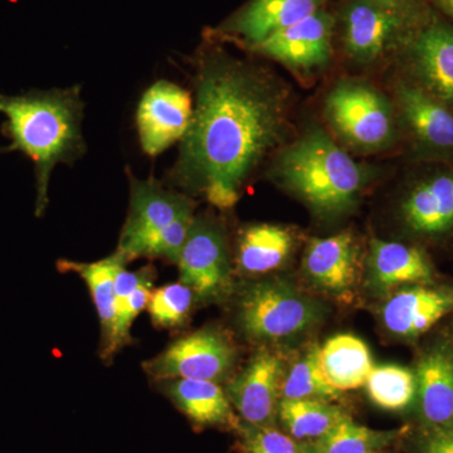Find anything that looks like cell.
Masks as SVG:
<instances>
[{"label": "cell", "instance_id": "2e32d148", "mask_svg": "<svg viewBox=\"0 0 453 453\" xmlns=\"http://www.w3.org/2000/svg\"><path fill=\"white\" fill-rule=\"evenodd\" d=\"M282 380L281 359L271 351L259 350L226 389L243 423L273 426L279 417Z\"/></svg>", "mask_w": 453, "mask_h": 453}, {"label": "cell", "instance_id": "603a6c76", "mask_svg": "<svg viewBox=\"0 0 453 453\" xmlns=\"http://www.w3.org/2000/svg\"><path fill=\"white\" fill-rule=\"evenodd\" d=\"M165 393L188 418L199 426H229L238 428L228 395L217 381L170 380Z\"/></svg>", "mask_w": 453, "mask_h": 453}, {"label": "cell", "instance_id": "484cf974", "mask_svg": "<svg viewBox=\"0 0 453 453\" xmlns=\"http://www.w3.org/2000/svg\"><path fill=\"white\" fill-rule=\"evenodd\" d=\"M348 417L336 405L318 399H281L279 404L280 421L288 436L299 442L325 436Z\"/></svg>", "mask_w": 453, "mask_h": 453}, {"label": "cell", "instance_id": "8992f818", "mask_svg": "<svg viewBox=\"0 0 453 453\" xmlns=\"http://www.w3.org/2000/svg\"><path fill=\"white\" fill-rule=\"evenodd\" d=\"M427 8L404 11L375 0H342L335 13L342 50L354 64H377L398 52Z\"/></svg>", "mask_w": 453, "mask_h": 453}, {"label": "cell", "instance_id": "30bf717a", "mask_svg": "<svg viewBox=\"0 0 453 453\" xmlns=\"http://www.w3.org/2000/svg\"><path fill=\"white\" fill-rule=\"evenodd\" d=\"M235 349L219 330L208 327L170 344L144 365L157 380H196L219 381L234 365Z\"/></svg>", "mask_w": 453, "mask_h": 453}, {"label": "cell", "instance_id": "1f68e13d", "mask_svg": "<svg viewBox=\"0 0 453 453\" xmlns=\"http://www.w3.org/2000/svg\"><path fill=\"white\" fill-rule=\"evenodd\" d=\"M417 453H453V425L421 428L416 441Z\"/></svg>", "mask_w": 453, "mask_h": 453}, {"label": "cell", "instance_id": "5b68a950", "mask_svg": "<svg viewBox=\"0 0 453 453\" xmlns=\"http://www.w3.org/2000/svg\"><path fill=\"white\" fill-rule=\"evenodd\" d=\"M324 112L334 134L357 153L387 150L398 140L401 125L395 103L362 80L334 85L325 97Z\"/></svg>", "mask_w": 453, "mask_h": 453}, {"label": "cell", "instance_id": "e0dca14e", "mask_svg": "<svg viewBox=\"0 0 453 453\" xmlns=\"http://www.w3.org/2000/svg\"><path fill=\"white\" fill-rule=\"evenodd\" d=\"M451 312V286L412 285L389 295L381 309V318L392 335L416 340Z\"/></svg>", "mask_w": 453, "mask_h": 453}, {"label": "cell", "instance_id": "3957f363", "mask_svg": "<svg viewBox=\"0 0 453 453\" xmlns=\"http://www.w3.org/2000/svg\"><path fill=\"white\" fill-rule=\"evenodd\" d=\"M270 172L316 214L335 219L357 207L374 170L357 162L327 131L312 127L277 151Z\"/></svg>", "mask_w": 453, "mask_h": 453}, {"label": "cell", "instance_id": "ffe728a7", "mask_svg": "<svg viewBox=\"0 0 453 453\" xmlns=\"http://www.w3.org/2000/svg\"><path fill=\"white\" fill-rule=\"evenodd\" d=\"M303 271L310 281L332 294H345L356 285L357 246L350 232L312 238L303 256Z\"/></svg>", "mask_w": 453, "mask_h": 453}, {"label": "cell", "instance_id": "52a82bcc", "mask_svg": "<svg viewBox=\"0 0 453 453\" xmlns=\"http://www.w3.org/2000/svg\"><path fill=\"white\" fill-rule=\"evenodd\" d=\"M319 318L314 301L283 281H261L244 288L238 301V321L256 340L291 338Z\"/></svg>", "mask_w": 453, "mask_h": 453}, {"label": "cell", "instance_id": "cb8c5ba5", "mask_svg": "<svg viewBox=\"0 0 453 453\" xmlns=\"http://www.w3.org/2000/svg\"><path fill=\"white\" fill-rule=\"evenodd\" d=\"M325 375L339 392L365 386L374 368L372 354L363 340L349 334L330 338L320 348Z\"/></svg>", "mask_w": 453, "mask_h": 453}, {"label": "cell", "instance_id": "6da1fadb", "mask_svg": "<svg viewBox=\"0 0 453 453\" xmlns=\"http://www.w3.org/2000/svg\"><path fill=\"white\" fill-rule=\"evenodd\" d=\"M196 101L165 186L231 210L264 160L285 145L290 97L266 68L210 37L196 57Z\"/></svg>", "mask_w": 453, "mask_h": 453}, {"label": "cell", "instance_id": "7c38bea8", "mask_svg": "<svg viewBox=\"0 0 453 453\" xmlns=\"http://www.w3.org/2000/svg\"><path fill=\"white\" fill-rule=\"evenodd\" d=\"M399 125L412 140L414 151L426 160H453V110L408 79L395 85Z\"/></svg>", "mask_w": 453, "mask_h": 453}, {"label": "cell", "instance_id": "83f0119b", "mask_svg": "<svg viewBox=\"0 0 453 453\" xmlns=\"http://www.w3.org/2000/svg\"><path fill=\"white\" fill-rule=\"evenodd\" d=\"M365 387L372 403L390 412H402L416 403V374L405 366L374 365Z\"/></svg>", "mask_w": 453, "mask_h": 453}, {"label": "cell", "instance_id": "f1b7e54d", "mask_svg": "<svg viewBox=\"0 0 453 453\" xmlns=\"http://www.w3.org/2000/svg\"><path fill=\"white\" fill-rule=\"evenodd\" d=\"M338 389L334 388L327 380L320 363V348L318 345L310 348L301 357L286 377L281 386V399H318V401H334L340 396Z\"/></svg>", "mask_w": 453, "mask_h": 453}, {"label": "cell", "instance_id": "d6a6232c", "mask_svg": "<svg viewBox=\"0 0 453 453\" xmlns=\"http://www.w3.org/2000/svg\"><path fill=\"white\" fill-rule=\"evenodd\" d=\"M427 5L453 25V0H427Z\"/></svg>", "mask_w": 453, "mask_h": 453}, {"label": "cell", "instance_id": "ba28073f", "mask_svg": "<svg viewBox=\"0 0 453 453\" xmlns=\"http://www.w3.org/2000/svg\"><path fill=\"white\" fill-rule=\"evenodd\" d=\"M405 79L453 110V25L427 8L396 52Z\"/></svg>", "mask_w": 453, "mask_h": 453}, {"label": "cell", "instance_id": "d6986e66", "mask_svg": "<svg viewBox=\"0 0 453 453\" xmlns=\"http://www.w3.org/2000/svg\"><path fill=\"white\" fill-rule=\"evenodd\" d=\"M368 275L372 288L386 295L404 286L437 281L436 270L421 247L378 238L369 244Z\"/></svg>", "mask_w": 453, "mask_h": 453}, {"label": "cell", "instance_id": "9a60e30c", "mask_svg": "<svg viewBox=\"0 0 453 453\" xmlns=\"http://www.w3.org/2000/svg\"><path fill=\"white\" fill-rule=\"evenodd\" d=\"M329 3L330 0H249L214 28L211 37L251 50L270 35L326 8Z\"/></svg>", "mask_w": 453, "mask_h": 453}, {"label": "cell", "instance_id": "7a4b0ae2", "mask_svg": "<svg viewBox=\"0 0 453 453\" xmlns=\"http://www.w3.org/2000/svg\"><path fill=\"white\" fill-rule=\"evenodd\" d=\"M0 113L7 120L3 131L11 140L5 151H20L35 164V211L40 219L49 205L53 170L85 153L81 91L76 86L19 95L0 92Z\"/></svg>", "mask_w": 453, "mask_h": 453}, {"label": "cell", "instance_id": "f546056e", "mask_svg": "<svg viewBox=\"0 0 453 453\" xmlns=\"http://www.w3.org/2000/svg\"><path fill=\"white\" fill-rule=\"evenodd\" d=\"M196 299L195 292L183 282L168 283L151 292L149 315L157 326L166 329L181 326L189 318Z\"/></svg>", "mask_w": 453, "mask_h": 453}, {"label": "cell", "instance_id": "4316f807", "mask_svg": "<svg viewBox=\"0 0 453 453\" xmlns=\"http://www.w3.org/2000/svg\"><path fill=\"white\" fill-rule=\"evenodd\" d=\"M403 434V428L378 431L348 417L325 436L300 443L303 453H380Z\"/></svg>", "mask_w": 453, "mask_h": 453}, {"label": "cell", "instance_id": "4dcf8cb0", "mask_svg": "<svg viewBox=\"0 0 453 453\" xmlns=\"http://www.w3.org/2000/svg\"><path fill=\"white\" fill-rule=\"evenodd\" d=\"M243 453H303L299 441L273 426H238Z\"/></svg>", "mask_w": 453, "mask_h": 453}, {"label": "cell", "instance_id": "9c48e42d", "mask_svg": "<svg viewBox=\"0 0 453 453\" xmlns=\"http://www.w3.org/2000/svg\"><path fill=\"white\" fill-rule=\"evenodd\" d=\"M398 219L416 240L436 243L453 237V164L425 169L408 183Z\"/></svg>", "mask_w": 453, "mask_h": 453}, {"label": "cell", "instance_id": "4fadbf2b", "mask_svg": "<svg viewBox=\"0 0 453 453\" xmlns=\"http://www.w3.org/2000/svg\"><path fill=\"white\" fill-rule=\"evenodd\" d=\"M335 35V13L326 7L270 35L250 50L279 62L291 73L308 77L324 70L332 61Z\"/></svg>", "mask_w": 453, "mask_h": 453}, {"label": "cell", "instance_id": "ac0fdd59", "mask_svg": "<svg viewBox=\"0 0 453 453\" xmlns=\"http://www.w3.org/2000/svg\"><path fill=\"white\" fill-rule=\"evenodd\" d=\"M416 407L422 428L453 425V342L437 340L422 351L414 369Z\"/></svg>", "mask_w": 453, "mask_h": 453}, {"label": "cell", "instance_id": "8fae6325", "mask_svg": "<svg viewBox=\"0 0 453 453\" xmlns=\"http://www.w3.org/2000/svg\"><path fill=\"white\" fill-rule=\"evenodd\" d=\"M180 282L196 300L225 295L231 283L228 243L222 225L210 216H196L178 259Z\"/></svg>", "mask_w": 453, "mask_h": 453}, {"label": "cell", "instance_id": "e575fe53", "mask_svg": "<svg viewBox=\"0 0 453 453\" xmlns=\"http://www.w3.org/2000/svg\"></svg>", "mask_w": 453, "mask_h": 453}, {"label": "cell", "instance_id": "836d02e7", "mask_svg": "<svg viewBox=\"0 0 453 453\" xmlns=\"http://www.w3.org/2000/svg\"><path fill=\"white\" fill-rule=\"evenodd\" d=\"M390 7L404 9V11H422L427 8V0H375Z\"/></svg>", "mask_w": 453, "mask_h": 453}, {"label": "cell", "instance_id": "277c9868", "mask_svg": "<svg viewBox=\"0 0 453 453\" xmlns=\"http://www.w3.org/2000/svg\"><path fill=\"white\" fill-rule=\"evenodd\" d=\"M130 205L119 247L127 262L163 258L177 264L195 219V202L189 196L154 178L139 179L127 170Z\"/></svg>", "mask_w": 453, "mask_h": 453}, {"label": "cell", "instance_id": "5bb4252c", "mask_svg": "<svg viewBox=\"0 0 453 453\" xmlns=\"http://www.w3.org/2000/svg\"><path fill=\"white\" fill-rule=\"evenodd\" d=\"M193 109L192 95L177 83L162 80L151 85L142 95L136 113L142 150L157 157L183 139Z\"/></svg>", "mask_w": 453, "mask_h": 453}, {"label": "cell", "instance_id": "d4e9b609", "mask_svg": "<svg viewBox=\"0 0 453 453\" xmlns=\"http://www.w3.org/2000/svg\"><path fill=\"white\" fill-rule=\"evenodd\" d=\"M127 258L116 251L109 257L96 262L68 261L58 262L62 273H77L88 285L103 332V342L109 336L113 320V303H115V281L119 271L127 267Z\"/></svg>", "mask_w": 453, "mask_h": 453}, {"label": "cell", "instance_id": "44dd1931", "mask_svg": "<svg viewBox=\"0 0 453 453\" xmlns=\"http://www.w3.org/2000/svg\"><path fill=\"white\" fill-rule=\"evenodd\" d=\"M155 270L145 266L136 271L121 268L116 276L113 320L109 336L103 342V357L111 359L131 342V326L145 309L153 292Z\"/></svg>", "mask_w": 453, "mask_h": 453}, {"label": "cell", "instance_id": "7402d4cb", "mask_svg": "<svg viewBox=\"0 0 453 453\" xmlns=\"http://www.w3.org/2000/svg\"><path fill=\"white\" fill-rule=\"evenodd\" d=\"M294 247V234L286 226H247L238 235L235 264L247 275H264L281 267Z\"/></svg>", "mask_w": 453, "mask_h": 453}]
</instances>
